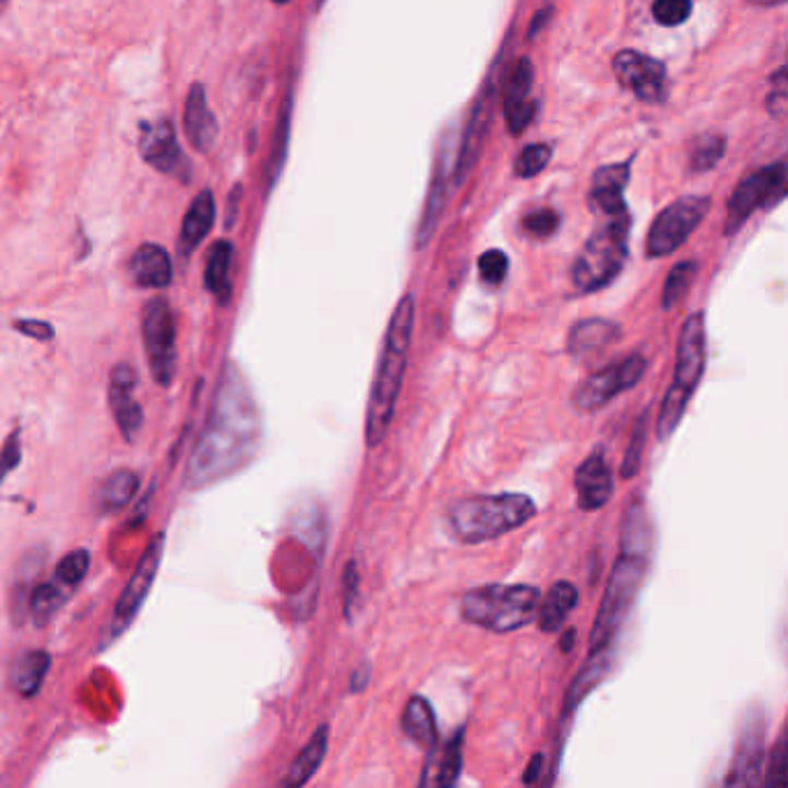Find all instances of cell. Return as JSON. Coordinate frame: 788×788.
Returning a JSON list of instances; mask_svg holds the SVG:
<instances>
[{"mask_svg": "<svg viewBox=\"0 0 788 788\" xmlns=\"http://www.w3.org/2000/svg\"><path fill=\"white\" fill-rule=\"evenodd\" d=\"M492 95L490 88H486L481 93V97L475 105V111H471V118H469V126L463 134V146H461V153L456 157V165H453V181L461 183L465 176L471 171V167H475V163L479 160V153H481V146H483V140H486V132H488V126H490V114H492Z\"/></svg>", "mask_w": 788, "mask_h": 788, "instance_id": "21", "label": "cell"}, {"mask_svg": "<svg viewBox=\"0 0 788 788\" xmlns=\"http://www.w3.org/2000/svg\"><path fill=\"white\" fill-rule=\"evenodd\" d=\"M711 211V196L686 194L666 206L647 231V258H668L696 231Z\"/></svg>", "mask_w": 788, "mask_h": 788, "instance_id": "8", "label": "cell"}, {"mask_svg": "<svg viewBox=\"0 0 788 788\" xmlns=\"http://www.w3.org/2000/svg\"><path fill=\"white\" fill-rule=\"evenodd\" d=\"M403 731L411 742L426 747V750L438 744L440 731L435 713H432V705L423 696L417 694L407 701L403 713Z\"/></svg>", "mask_w": 788, "mask_h": 788, "instance_id": "30", "label": "cell"}, {"mask_svg": "<svg viewBox=\"0 0 788 788\" xmlns=\"http://www.w3.org/2000/svg\"><path fill=\"white\" fill-rule=\"evenodd\" d=\"M629 254V215H606L571 266L576 289L589 294L613 283Z\"/></svg>", "mask_w": 788, "mask_h": 788, "instance_id": "7", "label": "cell"}, {"mask_svg": "<svg viewBox=\"0 0 788 788\" xmlns=\"http://www.w3.org/2000/svg\"><path fill=\"white\" fill-rule=\"evenodd\" d=\"M273 3H278V5H285V3H289V0H273Z\"/></svg>", "mask_w": 788, "mask_h": 788, "instance_id": "54", "label": "cell"}, {"mask_svg": "<svg viewBox=\"0 0 788 788\" xmlns=\"http://www.w3.org/2000/svg\"><path fill=\"white\" fill-rule=\"evenodd\" d=\"M562 641H564L562 649H571V645H574V643H571V641H574V632H569V636H564Z\"/></svg>", "mask_w": 788, "mask_h": 788, "instance_id": "53", "label": "cell"}, {"mask_svg": "<svg viewBox=\"0 0 788 788\" xmlns=\"http://www.w3.org/2000/svg\"><path fill=\"white\" fill-rule=\"evenodd\" d=\"M550 157H553V148L546 144L525 146L516 157V174L521 179H532V176L544 171V167L550 163Z\"/></svg>", "mask_w": 788, "mask_h": 788, "instance_id": "39", "label": "cell"}, {"mask_svg": "<svg viewBox=\"0 0 788 788\" xmlns=\"http://www.w3.org/2000/svg\"><path fill=\"white\" fill-rule=\"evenodd\" d=\"M537 516V504L523 492L502 496H469L451 504L446 525L453 539L477 546L500 539Z\"/></svg>", "mask_w": 788, "mask_h": 788, "instance_id": "4", "label": "cell"}, {"mask_svg": "<svg viewBox=\"0 0 788 788\" xmlns=\"http://www.w3.org/2000/svg\"><path fill=\"white\" fill-rule=\"evenodd\" d=\"M326 3V0H318V8H322Z\"/></svg>", "mask_w": 788, "mask_h": 788, "instance_id": "55", "label": "cell"}, {"mask_svg": "<svg viewBox=\"0 0 788 788\" xmlns=\"http://www.w3.org/2000/svg\"><path fill=\"white\" fill-rule=\"evenodd\" d=\"M463 771V731L430 747V759L419 779L421 788H449L458 781Z\"/></svg>", "mask_w": 788, "mask_h": 788, "instance_id": "19", "label": "cell"}, {"mask_svg": "<svg viewBox=\"0 0 788 788\" xmlns=\"http://www.w3.org/2000/svg\"><path fill=\"white\" fill-rule=\"evenodd\" d=\"M645 368H647V361L643 354H638V351L629 354V357H624L622 361L610 363V366L597 370L595 375H589L585 382H581L578 389L574 391V398H571V403H574V407L583 414L597 411L613 401L616 396H620V393L634 389L643 380Z\"/></svg>", "mask_w": 788, "mask_h": 788, "instance_id": "11", "label": "cell"}, {"mask_svg": "<svg viewBox=\"0 0 788 788\" xmlns=\"http://www.w3.org/2000/svg\"><path fill=\"white\" fill-rule=\"evenodd\" d=\"M411 333H414V297L411 294H405L391 314L380 354V363L375 370V380H372V389H370V401L366 411V444L370 449L380 446L386 440L393 417H396V407L409 359Z\"/></svg>", "mask_w": 788, "mask_h": 788, "instance_id": "3", "label": "cell"}, {"mask_svg": "<svg viewBox=\"0 0 788 788\" xmlns=\"http://www.w3.org/2000/svg\"><path fill=\"white\" fill-rule=\"evenodd\" d=\"M786 756H788V752H786V733H781L777 738L775 747H773V752H771V763H767V773H765V779H763L765 786L784 788L788 784Z\"/></svg>", "mask_w": 788, "mask_h": 788, "instance_id": "44", "label": "cell"}, {"mask_svg": "<svg viewBox=\"0 0 788 788\" xmlns=\"http://www.w3.org/2000/svg\"><path fill=\"white\" fill-rule=\"evenodd\" d=\"M231 260H234V246L229 241H215L211 246L204 271V285L220 303H227L231 294V280H229Z\"/></svg>", "mask_w": 788, "mask_h": 788, "instance_id": "32", "label": "cell"}, {"mask_svg": "<svg viewBox=\"0 0 788 788\" xmlns=\"http://www.w3.org/2000/svg\"><path fill=\"white\" fill-rule=\"evenodd\" d=\"M88 566H91V553L84 548H76L58 562L53 581L61 583L65 589H72L84 581V576L88 574Z\"/></svg>", "mask_w": 788, "mask_h": 788, "instance_id": "38", "label": "cell"}, {"mask_svg": "<svg viewBox=\"0 0 788 788\" xmlns=\"http://www.w3.org/2000/svg\"><path fill=\"white\" fill-rule=\"evenodd\" d=\"M541 763H544V754H535V759H532V763L527 765V773L523 777V784H537L539 781Z\"/></svg>", "mask_w": 788, "mask_h": 788, "instance_id": "50", "label": "cell"}, {"mask_svg": "<svg viewBox=\"0 0 788 788\" xmlns=\"http://www.w3.org/2000/svg\"><path fill=\"white\" fill-rule=\"evenodd\" d=\"M620 336H622V329L616 322L601 320V318L581 320L574 324V329L569 331L566 351L574 359L583 361V359H589V357H595V354L608 349L613 343H618Z\"/></svg>", "mask_w": 788, "mask_h": 788, "instance_id": "22", "label": "cell"}, {"mask_svg": "<svg viewBox=\"0 0 788 788\" xmlns=\"http://www.w3.org/2000/svg\"><path fill=\"white\" fill-rule=\"evenodd\" d=\"M653 550H655L653 521L647 516L643 500L634 498L624 511L622 532H620V553L613 564V571H610L608 576L593 634H589V653H599V649L613 647L629 610H632L636 604V597L649 571V562H653Z\"/></svg>", "mask_w": 788, "mask_h": 788, "instance_id": "2", "label": "cell"}, {"mask_svg": "<svg viewBox=\"0 0 788 788\" xmlns=\"http://www.w3.org/2000/svg\"><path fill=\"white\" fill-rule=\"evenodd\" d=\"M576 604H578V589L574 583L558 581L556 585H550L548 595L544 597V601H539L537 608L541 632L546 634L560 632L566 618L571 616V610L576 608Z\"/></svg>", "mask_w": 788, "mask_h": 788, "instance_id": "28", "label": "cell"}, {"mask_svg": "<svg viewBox=\"0 0 788 788\" xmlns=\"http://www.w3.org/2000/svg\"><path fill=\"white\" fill-rule=\"evenodd\" d=\"M523 229L535 236V239H548L560 229V213L553 208L532 211L523 218Z\"/></svg>", "mask_w": 788, "mask_h": 788, "instance_id": "42", "label": "cell"}, {"mask_svg": "<svg viewBox=\"0 0 788 788\" xmlns=\"http://www.w3.org/2000/svg\"><path fill=\"white\" fill-rule=\"evenodd\" d=\"M629 183V163L606 165L595 171L593 190H589V204L599 215H622L626 213L624 188Z\"/></svg>", "mask_w": 788, "mask_h": 788, "instance_id": "23", "label": "cell"}, {"mask_svg": "<svg viewBox=\"0 0 788 788\" xmlns=\"http://www.w3.org/2000/svg\"><path fill=\"white\" fill-rule=\"evenodd\" d=\"M550 14H553V8H544V10H539V12L535 14V19H532V26H529L527 35H529V37H537V35L544 31V26L548 24Z\"/></svg>", "mask_w": 788, "mask_h": 788, "instance_id": "49", "label": "cell"}, {"mask_svg": "<svg viewBox=\"0 0 788 788\" xmlns=\"http://www.w3.org/2000/svg\"><path fill=\"white\" fill-rule=\"evenodd\" d=\"M359 595V571L357 564L347 562L345 574H343V610L345 616L351 618V608H354V599Z\"/></svg>", "mask_w": 788, "mask_h": 788, "instance_id": "46", "label": "cell"}, {"mask_svg": "<svg viewBox=\"0 0 788 788\" xmlns=\"http://www.w3.org/2000/svg\"><path fill=\"white\" fill-rule=\"evenodd\" d=\"M653 16L661 26H680L692 16V0H655Z\"/></svg>", "mask_w": 788, "mask_h": 788, "instance_id": "41", "label": "cell"}, {"mask_svg": "<svg viewBox=\"0 0 788 788\" xmlns=\"http://www.w3.org/2000/svg\"><path fill=\"white\" fill-rule=\"evenodd\" d=\"M163 553H165V532H157L155 539L151 541V546L146 548V553L142 558V562L136 564L132 578L128 581L126 589L118 597V604L114 608L111 616V626H109V641L121 636L126 629L132 624V620L140 613L151 587L155 583L157 571H160V562H163Z\"/></svg>", "mask_w": 788, "mask_h": 788, "instance_id": "12", "label": "cell"}, {"mask_svg": "<svg viewBox=\"0 0 788 788\" xmlns=\"http://www.w3.org/2000/svg\"><path fill=\"white\" fill-rule=\"evenodd\" d=\"M239 196H241V186H236L234 192L229 194V218H227V227H231V223H234V213H236V204H239Z\"/></svg>", "mask_w": 788, "mask_h": 788, "instance_id": "51", "label": "cell"}, {"mask_svg": "<svg viewBox=\"0 0 788 788\" xmlns=\"http://www.w3.org/2000/svg\"><path fill=\"white\" fill-rule=\"evenodd\" d=\"M479 273L486 285L498 287L504 283L509 273V258L502 250H488L479 258Z\"/></svg>", "mask_w": 788, "mask_h": 788, "instance_id": "43", "label": "cell"}, {"mask_svg": "<svg viewBox=\"0 0 788 788\" xmlns=\"http://www.w3.org/2000/svg\"><path fill=\"white\" fill-rule=\"evenodd\" d=\"M574 483L581 511H599L610 502L613 498V475H610L601 451L593 453L578 465Z\"/></svg>", "mask_w": 788, "mask_h": 788, "instance_id": "18", "label": "cell"}, {"mask_svg": "<svg viewBox=\"0 0 788 788\" xmlns=\"http://www.w3.org/2000/svg\"><path fill=\"white\" fill-rule=\"evenodd\" d=\"M142 336L155 382L169 386L176 375V324L167 299L157 297L144 306Z\"/></svg>", "mask_w": 788, "mask_h": 788, "instance_id": "9", "label": "cell"}, {"mask_svg": "<svg viewBox=\"0 0 788 788\" xmlns=\"http://www.w3.org/2000/svg\"><path fill=\"white\" fill-rule=\"evenodd\" d=\"M19 463H22V432L14 430L8 438L3 451H0V483L5 481V477Z\"/></svg>", "mask_w": 788, "mask_h": 788, "instance_id": "45", "label": "cell"}, {"mask_svg": "<svg viewBox=\"0 0 788 788\" xmlns=\"http://www.w3.org/2000/svg\"><path fill=\"white\" fill-rule=\"evenodd\" d=\"M610 666H613V647L599 649V653H589V659L585 661V666L578 671V676L571 682L566 699H564V717L576 711V707L587 699L589 692L606 680Z\"/></svg>", "mask_w": 788, "mask_h": 788, "instance_id": "27", "label": "cell"}, {"mask_svg": "<svg viewBox=\"0 0 788 788\" xmlns=\"http://www.w3.org/2000/svg\"><path fill=\"white\" fill-rule=\"evenodd\" d=\"M645 435H647V411L643 414V417H638V421L634 426V435H632V442H629L626 456H624V463H622V477L624 479H634L638 475L641 463H643Z\"/></svg>", "mask_w": 788, "mask_h": 788, "instance_id": "40", "label": "cell"}, {"mask_svg": "<svg viewBox=\"0 0 788 788\" xmlns=\"http://www.w3.org/2000/svg\"><path fill=\"white\" fill-rule=\"evenodd\" d=\"M532 84H535V65L529 58H518L511 70V82L504 97V123L511 134H523L525 128L535 121L537 103L529 100Z\"/></svg>", "mask_w": 788, "mask_h": 788, "instance_id": "17", "label": "cell"}, {"mask_svg": "<svg viewBox=\"0 0 788 788\" xmlns=\"http://www.w3.org/2000/svg\"><path fill=\"white\" fill-rule=\"evenodd\" d=\"M750 3H754V5H765V8H771V5H784V3H786V0H750Z\"/></svg>", "mask_w": 788, "mask_h": 788, "instance_id": "52", "label": "cell"}, {"mask_svg": "<svg viewBox=\"0 0 788 788\" xmlns=\"http://www.w3.org/2000/svg\"><path fill=\"white\" fill-rule=\"evenodd\" d=\"M451 151L453 148H446V140L442 142V148H440V160L435 165V174H432V183H430V192H428V202H426V211H423V218L419 223V234H417V248H426L428 241L432 239V234H435L438 229V223L442 218V211H444V204H446V181H449V174L453 169V165H456V157L451 160Z\"/></svg>", "mask_w": 788, "mask_h": 788, "instance_id": "24", "label": "cell"}, {"mask_svg": "<svg viewBox=\"0 0 788 788\" xmlns=\"http://www.w3.org/2000/svg\"><path fill=\"white\" fill-rule=\"evenodd\" d=\"M109 380H111L109 382V405L114 411V419H116L118 428H121L123 438L128 442H132L144 423V411H142L140 403H136L132 396L134 386H136V372L128 363H118L111 370Z\"/></svg>", "mask_w": 788, "mask_h": 788, "instance_id": "16", "label": "cell"}, {"mask_svg": "<svg viewBox=\"0 0 788 788\" xmlns=\"http://www.w3.org/2000/svg\"><path fill=\"white\" fill-rule=\"evenodd\" d=\"M65 601V595H63V585L61 583H43L37 585L33 589V597H31V613L35 618L37 624H47L53 616L56 610L61 608V604Z\"/></svg>", "mask_w": 788, "mask_h": 788, "instance_id": "36", "label": "cell"}, {"mask_svg": "<svg viewBox=\"0 0 788 788\" xmlns=\"http://www.w3.org/2000/svg\"><path fill=\"white\" fill-rule=\"evenodd\" d=\"M696 262L686 260V262H680L671 268V273H668L666 278V285H664V294H661V308L664 310H673L684 297L689 287H692L694 278H696Z\"/></svg>", "mask_w": 788, "mask_h": 788, "instance_id": "34", "label": "cell"}, {"mask_svg": "<svg viewBox=\"0 0 788 788\" xmlns=\"http://www.w3.org/2000/svg\"><path fill=\"white\" fill-rule=\"evenodd\" d=\"M260 442V414L248 386L227 368L208 423L188 469L190 486L200 488L239 469Z\"/></svg>", "mask_w": 788, "mask_h": 788, "instance_id": "1", "label": "cell"}, {"mask_svg": "<svg viewBox=\"0 0 788 788\" xmlns=\"http://www.w3.org/2000/svg\"><path fill=\"white\" fill-rule=\"evenodd\" d=\"M368 682H370V664H368V661H361L357 671H354V676H351L349 692H351V694L363 692V689L368 686Z\"/></svg>", "mask_w": 788, "mask_h": 788, "instance_id": "48", "label": "cell"}, {"mask_svg": "<svg viewBox=\"0 0 788 788\" xmlns=\"http://www.w3.org/2000/svg\"><path fill=\"white\" fill-rule=\"evenodd\" d=\"M49 668H51V657L49 653H45V649H33V653L19 657L10 673L16 694H22L24 699H33L39 689H43Z\"/></svg>", "mask_w": 788, "mask_h": 788, "instance_id": "31", "label": "cell"}, {"mask_svg": "<svg viewBox=\"0 0 788 788\" xmlns=\"http://www.w3.org/2000/svg\"><path fill=\"white\" fill-rule=\"evenodd\" d=\"M136 490H140V477H136L134 471H114L103 483L100 492H97V506H100L105 514H114V511H121L132 502Z\"/></svg>", "mask_w": 788, "mask_h": 788, "instance_id": "33", "label": "cell"}, {"mask_svg": "<svg viewBox=\"0 0 788 788\" xmlns=\"http://www.w3.org/2000/svg\"><path fill=\"white\" fill-rule=\"evenodd\" d=\"M326 750H329V726H320L308 740V744L299 752V756L294 759V763L289 765L287 775L280 779V786L299 788V786L308 784L314 775H318L320 765L326 759Z\"/></svg>", "mask_w": 788, "mask_h": 788, "instance_id": "29", "label": "cell"}, {"mask_svg": "<svg viewBox=\"0 0 788 788\" xmlns=\"http://www.w3.org/2000/svg\"><path fill=\"white\" fill-rule=\"evenodd\" d=\"M786 194V165L779 160L771 167L747 176L738 186L731 200H728L726 213V236H733L742 225L752 218V213L761 206H775Z\"/></svg>", "mask_w": 788, "mask_h": 788, "instance_id": "10", "label": "cell"}, {"mask_svg": "<svg viewBox=\"0 0 788 788\" xmlns=\"http://www.w3.org/2000/svg\"><path fill=\"white\" fill-rule=\"evenodd\" d=\"M724 153H726V136L715 132L703 134L692 146V153H689V167L694 171H711L721 163Z\"/></svg>", "mask_w": 788, "mask_h": 788, "instance_id": "35", "label": "cell"}, {"mask_svg": "<svg viewBox=\"0 0 788 788\" xmlns=\"http://www.w3.org/2000/svg\"><path fill=\"white\" fill-rule=\"evenodd\" d=\"M140 151L144 160L165 176L171 179L190 183L192 171L190 160L183 155L179 136H176L174 123L169 118H157V121L142 123V136H140Z\"/></svg>", "mask_w": 788, "mask_h": 788, "instance_id": "13", "label": "cell"}, {"mask_svg": "<svg viewBox=\"0 0 788 788\" xmlns=\"http://www.w3.org/2000/svg\"><path fill=\"white\" fill-rule=\"evenodd\" d=\"M765 759V721L763 713L747 715L742 736L731 761V771L726 775V786H756L761 784V767Z\"/></svg>", "mask_w": 788, "mask_h": 788, "instance_id": "15", "label": "cell"}, {"mask_svg": "<svg viewBox=\"0 0 788 788\" xmlns=\"http://www.w3.org/2000/svg\"><path fill=\"white\" fill-rule=\"evenodd\" d=\"M289 123H291V95L285 97V105H283V111H280V121H278V134H275V146H273L271 160H268V190L275 186V181H278V176L283 171V165H285Z\"/></svg>", "mask_w": 788, "mask_h": 788, "instance_id": "37", "label": "cell"}, {"mask_svg": "<svg viewBox=\"0 0 788 788\" xmlns=\"http://www.w3.org/2000/svg\"><path fill=\"white\" fill-rule=\"evenodd\" d=\"M130 275L134 285L146 289H165L171 285L174 271L169 252L157 243H144L134 250L130 260Z\"/></svg>", "mask_w": 788, "mask_h": 788, "instance_id": "25", "label": "cell"}, {"mask_svg": "<svg viewBox=\"0 0 788 788\" xmlns=\"http://www.w3.org/2000/svg\"><path fill=\"white\" fill-rule=\"evenodd\" d=\"M707 361V336H705V314L694 312L684 320L680 336H678V351H676V370L671 386H668L659 419H657V438L664 442L676 432L680 426L684 411L692 403L694 393L703 380Z\"/></svg>", "mask_w": 788, "mask_h": 788, "instance_id": "5", "label": "cell"}, {"mask_svg": "<svg viewBox=\"0 0 788 788\" xmlns=\"http://www.w3.org/2000/svg\"><path fill=\"white\" fill-rule=\"evenodd\" d=\"M16 331H22L24 336H31L35 341H51L53 338V326L39 320H22L14 324Z\"/></svg>", "mask_w": 788, "mask_h": 788, "instance_id": "47", "label": "cell"}, {"mask_svg": "<svg viewBox=\"0 0 788 788\" xmlns=\"http://www.w3.org/2000/svg\"><path fill=\"white\" fill-rule=\"evenodd\" d=\"M539 601L535 585H483L463 597L461 616L486 632L511 634L535 620Z\"/></svg>", "mask_w": 788, "mask_h": 788, "instance_id": "6", "label": "cell"}, {"mask_svg": "<svg viewBox=\"0 0 788 788\" xmlns=\"http://www.w3.org/2000/svg\"><path fill=\"white\" fill-rule=\"evenodd\" d=\"M613 74L618 84L632 91L641 103L657 105L666 93V65L657 58L634 49H624L613 58Z\"/></svg>", "mask_w": 788, "mask_h": 788, "instance_id": "14", "label": "cell"}, {"mask_svg": "<svg viewBox=\"0 0 788 788\" xmlns=\"http://www.w3.org/2000/svg\"><path fill=\"white\" fill-rule=\"evenodd\" d=\"M183 123H186L188 142L192 144L194 151L206 153L213 148L215 140H218V121H215V116L208 107L206 88L202 84H192L188 91Z\"/></svg>", "mask_w": 788, "mask_h": 788, "instance_id": "20", "label": "cell"}, {"mask_svg": "<svg viewBox=\"0 0 788 788\" xmlns=\"http://www.w3.org/2000/svg\"><path fill=\"white\" fill-rule=\"evenodd\" d=\"M213 220H215V196L211 190H202L194 196V202L190 204L186 218H183V227H181V236H179L181 260L192 258V252L200 248L204 236L211 231Z\"/></svg>", "mask_w": 788, "mask_h": 788, "instance_id": "26", "label": "cell"}, {"mask_svg": "<svg viewBox=\"0 0 788 788\" xmlns=\"http://www.w3.org/2000/svg\"><path fill=\"white\" fill-rule=\"evenodd\" d=\"M8 3V0H0V5H5Z\"/></svg>", "mask_w": 788, "mask_h": 788, "instance_id": "56", "label": "cell"}]
</instances>
